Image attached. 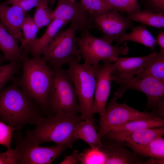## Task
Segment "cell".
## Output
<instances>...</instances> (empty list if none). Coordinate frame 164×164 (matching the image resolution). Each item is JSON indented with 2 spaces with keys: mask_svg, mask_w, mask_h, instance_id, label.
Here are the masks:
<instances>
[{
  "mask_svg": "<svg viewBox=\"0 0 164 164\" xmlns=\"http://www.w3.org/2000/svg\"><path fill=\"white\" fill-rule=\"evenodd\" d=\"M0 91V121L20 132L27 124L34 125L42 117L35 102L23 92L16 79Z\"/></svg>",
  "mask_w": 164,
  "mask_h": 164,
  "instance_id": "cell-1",
  "label": "cell"
},
{
  "mask_svg": "<svg viewBox=\"0 0 164 164\" xmlns=\"http://www.w3.org/2000/svg\"><path fill=\"white\" fill-rule=\"evenodd\" d=\"M22 72L16 79L21 90L39 105L47 111L49 99L53 78V69L42 56H26L22 62Z\"/></svg>",
  "mask_w": 164,
  "mask_h": 164,
  "instance_id": "cell-2",
  "label": "cell"
},
{
  "mask_svg": "<svg viewBox=\"0 0 164 164\" xmlns=\"http://www.w3.org/2000/svg\"><path fill=\"white\" fill-rule=\"evenodd\" d=\"M82 115L60 111L41 117L32 130H27L26 137L33 143L39 145L46 142L62 144L73 142V129L78 123L85 120Z\"/></svg>",
  "mask_w": 164,
  "mask_h": 164,
  "instance_id": "cell-3",
  "label": "cell"
},
{
  "mask_svg": "<svg viewBox=\"0 0 164 164\" xmlns=\"http://www.w3.org/2000/svg\"><path fill=\"white\" fill-rule=\"evenodd\" d=\"M97 66L84 63H75L69 65L67 70L74 85L77 97L79 112L85 120L95 125L92 112L96 83V76L98 69Z\"/></svg>",
  "mask_w": 164,
  "mask_h": 164,
  "instance_id": "cell-4",
  "label": "cell"
},
{
  "mask_svg": "<svg viewBox=\"0 0 164 164\" xmlns=\"http://www.w3.org/2000/svg\"><path fill=\"white\" fill-rule=\"evenodd\" d=\"M77 27L73 24L59 31L42 55L52 68H62L64 64L80 63L82 58L78 48L76 34Z\"/></svg>",
  "mask_w": 164,
  "mask_h": 164,
  "instance_id": "cell-5",
  "label": "cell"
},
{
  "mask_svg": "<svg viewBox=\"0 0 164 164\" xmlns=\"http://www.w3.org/2000/svg\"><path fill=\"white\" fill-rule=\"evenodd\" d=\"M111 79L120 85L114 93L118 98L121 97L128 90L140 91L147 97V108L151 109L155 115L164 117V83L150 77L125 79L112 74Z\"/></svg>",
  "mask_w": 164,
  "mask_h": 164,
  "instance_id": "cell-6",
  "label": "cell"
},
{
  "mask_svg": "<svg viewBox=\"0 0 164 164\" xmlns=\"http://www.w3.org/2000/svg\"><path fill=\"white\" fill-rule=\"evenodd\" d=\"M76 38L77 45L84 63L97 66L99 62L107 60L114 62L120 55H126L129 48L126 44L121 46L113 45L102 38H98L91 34L89 30L81 32Z\"/></svg>",
  "mask_w": 164,
  "mask_h": 164,
  "instance_id": "cell-7",
  "label": "cell"
},
{
  "mask_svg": "<svg viewBox=\"0 0 164 164\" xmlns=\"http://www.w3.org/2000/svg\"><path fill=\"white\" fill-rule=\"evenodd\" d=\"M51 68L53 78L47 111L50 112V114L61 111L78 114L79 112L76 91L67 70L62 68Z\"/></svg>",
  "mask_w": 164,
  "mask_h": 164,
  "instance_id": "cell-8",
  "label": "cell"
},
{
  "mask_svg": "<svg viewBox=\"0 0 164 164\" xmlns=\"http://www.w3.org/2000/svg\"><path fill=\"white\" fill-rule=\"evenodd\" d=\"M16 144L15 149L18 164H51L73 142L56 144L51 147L35 145L23 136L20 132L13 133Z\"/></svg>",
  "mask_w": 164,
  "mask_h": 164,
  "instance_id": "cell-9",
  "label": "cell"
},
{
  "mask_svg": "<svg viewBox=\"0 0 164 164\" xmlns=\"http://www.w3.org/2000/svg\"><path fill=\"white\" fill-rule=\"evenodd\" d=\"M118 98L114 94L107 107L99 115L98 134L101 140L106 134L116 127L134 120L157 116L151 112L139 111L125 102L118 103L117 101Z\"/></svg>",
  "mask_w": 164,
  "mask_h": 164,
  "instance_id": "cell-10",
  "label": "cell"
},
{
  "mask_svg": "<svg viewBox=\"0 0 164 164\" xmlns=\"http://www.w3.org/2000/svg\"><path fill=\"white\" fill-rule=\"evenodd\" d=\"M93 25L102 34L101 38L112 43H118L126 30L133 26L132 21L114 9L93 17Z\"/></svg>",
  "mask_w": 164,
  "mask_h": 164,
  "instance_id": "cell-11",
  "label": "cell"
},
{
  "mask_svg": "<svg viewBox=\"0 0 164 164\" xmlns=\"http://www.w3.org/2000/svg\"><path fill=\"white\" fill-rule=\"evenodd\" d=\"M52 16L53 19H59L75 25L81 32L89 31L94 27L92 17L80 2L58 0L56 7L53 11Z\"/></svg>",
  "mask_w": 164,
  "mask_h": 164,
  "instance_id": "cell-12",
  "label": "cell"
},
{
  "mask_svg": "<svg viewBox=\"0 0 164 164\" xmlns=\"http://www.w3.org/2000/svg\"><path fill=\"white\" fill-rule=\"evenodd\" d=\"M103 64L97 71L96 83L92 107L94 114L102 113L106 107L111 91L113 63L103 60Z\"/></svg>",
  "mask_w": 164,
  "mask_h": 164,
  "instance_id": "cell-13",
  "label": "cell"
},
{
  "mask_svg": "<svg viewBox=\"0 0 164 164\" xmlns=\"http://www.w3.org/2000/svg\"><path fill=\"white\" fill-rule=\"evenodd\" d=\"M98 149L104 154L106 164L144 163L142 156L127 149L121 142L108 139Z\"/></svg>",
  "mask_w": 164,
  "mask_h": 164,
  "instance_id": "cell-14",
  "label": "cell"
},
{
  "mask_svg": "<svg viewBox=\"0 0 164 164\" xmlns=\"http://www.w3.org/2000/svg\"><path fill=\"white\" fill-rule=\"evenodd\" d=\"M164 134V127L148 128L128 131L111 130L103 137L121 143L143 144L162 136Z\"/></svg>",
  "mask_w": 164,
  "mask_h": 164,
  "instance_id": "cell-15",
  "label": "cell"
},
{
  "mask_svg": "<svg viewBox=\"0 0 164 164\" xmlns=\"http://www.w3.org/2000/svg\"><path fill=\"white\" fill-rule=\"evenodd\" d=\"M26 12L20 7L15 5L0 4V22L7 31L18 41L22 39V24Z\"/></svg>",
  "mask_w": 164,
  "mask_h": 164,
  "instance_id": "cell-16",
  "label": "cell"
},
{
  "mask_svg": "<svg viewBox=\"0 0 164 164\" xmlns=\"http://www.w3.org/2000/svg\"><path fill=\"white\" fill-rule=\"evenodd\" d=\"M155 53L144 56L118 57L113 63L112 75L124 79L132 78L140 72Z\"/></svg>",
  "mask_w": 164,
  "mask_h": 164,
  "instance_id": "cell-17",
  "label": "cell"
},
{
  "mask_svg": "<svg viewBox=\"0 0 164 164\" xmlns=\"http://www.w3.org/2000/svg\"><path fill=\"white\" fill-rule=\"evenodd\" d=\"M0 50L4 54L6 60L22 63L26 56L19 46L18 41L0 22Z\"/></svg>",
  "mask_w": 164,
  "mask_h": 164,
  "instance_id": "cell-18",
  "label": "cell"
},
{
  "mask_svg": "<svg viewBox=\"0 0 164 164\" xmlns=\"http://www.w3.org/2000/svg\"><path fill=\"white\" fill-rule=\"evenodd\" d=\"M67 22L57 19H53L47 26L43 34L37 38L32 46L29 52L32 57L41 56L56 34L63 29Z\"/></svg>",
  "mask_w": 164,
  "mask_h": 164,
  "instance_id": "cell-19",
  "label": "cell"
},
{
  "mask_svg": "<svg viewBox=\"0 0 164 164\" xmlns=\"http://www.w3.org/2000/svg\"><path fill=\"white\" fill-rule=\"evenodd\" d=\"M73 137L76 140H83L94 149H98L102 145L95 125L89 120H85L76 125L73 129Z\"/></svg>",
  "mask_w": 164,
  "mask_h": 164,
  "instance_id": "cell-20",
  "label": "cell"
},
{
  "mask_svg": "<svg viewBox=\"0 0 164 164\" xmlns=\"http://www.w3.org/2000/svg\"><path fill=\"white\" fill-rule=\"evenodd\" d=\"M123 143L130 148L133 152L143 157L155 159H164V138L162 136L143 144Z\"/></svg>",
  "mask_w": 164,
  "mask_h": 164,
  "instance_id": "cell-21",
  "label": "cell"
},
{
  "mask_svg": "<svg viewBox=\"0 0 164 164\" xmlns=\"http://www.w3.org/2000/svg\"><path fill=\"white\" fill-rule=\"evenodd\" d=\"M132 31L125 33L117 44L118 45L124 42L130 41L140 43L148 47L152 50H154L157 44L156 38L149 32L145 25L140 23L138 26H133Z\"/></svg>",
  "mask_w": 164,
  "mask_h": 164,
  "instance_id": "cell-22",
  "label": "cell"
},
{
  "mask_svg": "<svg viewBox=\"0 0 164 164\" xmlns=\"http://www.w3.org/2000/svg\"><path fill=\"white\" fill-rule=\"evenodd\" d=\"M150 77L164 83V53L156 52L135 77Z\"/></svg>",
  "mask_w": 164,
  "mask_h": 164,
  "instance_id": "cell-23",
  "label": "cell"
},
{
  "mask_svg": "<svg viewBox=\"0 0 164 164\" xmlns=\"http://www.w3.org/2000/svg\"><path fill=\"white\" fill-rule=\"evenodd\" d=\"M39 30L33 18L26 16L22 27L23 37L20 41V49L24 55L29 52L32 45L37 39V34Z\"/></svg>",
  "mask_w": 164,
  "mask_h": 164,
  "instance_id": "cell-24",
  "label": "cell"
},
{
  "mask_svg": "<svg viewBox=\"0 0 164 164\" xmlns=\"http://www.w3.org/2000/svg\"><path fill=\"white\" fill-rule=\"evenodd\" d=\"M164 126V120L163 118L154 116L134 120L116 127L111 130L128 131L148 128L163 127Z\"/></svg>",
  "mask_w": 164,
  "mask_h": 164,
  "instance_id": "cell-25",
  "label": "cell"
},
{
  "mask_svg": "<svg viewBox=\"0 0 164 164\" xmlns=\"http://www.w3.org/2000/svg\"><path fill=\"white\" fill-rule=\"evenodd\" d=\"M127 17L132 21L139 22L150 27L159 29L164 27L163 14L141 9Z\"/></svg>",
  "mask_w": 164,
  "mask_h": 164,
  "instance_id": "cell-26",
  "label": "cell"
},
{
  "mask_svg": "<svg viewBox=\"0 0 164 164\" xmlns=\"http://www.w3.org/2000/svg\"><path fill=\"white\" fill-rule=\"evenodd\" d=\"M51 0H41L36 7L33 19L40 30L48 26L53 19V11L49 7Z\"/></svg>",
  "mask_w": 164,
  "mask_h": 164,
  "instance_id": "cell-27",
  "label": "cell"
},
{
  "mask_svg": "<svg viewBox=\"0 0 164 164\" xmlns=\"http://www.w3.org/2000/svg\"><path fill=\"white\" fill-rule=\"evenodd\" d=\"M83 7L93 17L114 9L107 0H80Z\"/></svg>",
  "mask_w": 164,
  "mask_h": 164,
  "instance_id": "cell-28",
  "label": "cell"
},
{
  "mask_svg": "<svg viewBox=\"0 0 164 164\" xmlns=\"http://www.w3.org/2000/svg\"><path fill=\"white\" fill-rule=\"evenodd\" d=\"M79 164H104L105 159L103 153L99 149H84L79 154Z\"/></svg>",
  "mask_w": 164,
  "mask_h": 164,
  "instance_id": "cell-29",
  "label": "cell"
},
{
  "mask_svg": "<svg viewBox=\"0 0 164 164\" xmlns=\"http://www.w3.org/2000/svg\"><path fill=\"white\" fill-rule=\"evenodd\" d=\"M114 10L123 15L126 14L127 16L141 9L139 4L134 3L129 0H107Z\"/></svg>",
  "mask_w": 164,
  "mask_h": 164,
  "instance_id": "cell-30",
  "label": "cell"
},
{
  "mask_svg": "<svg viewBox=\"0 0 164 164\" xmlns=\"http://www.w3.org/2000/svg\"><path fill=\"white\" fill-rule=\"evenodd\" d=\"M20 63L13 62L0 66V91L18 72Z\"/></svg>",
  "mask_w": 164,
  "mask_h": 164,
  "instance_id": "cell-31",
  "label": "cell"
},
{
  "mask_svg": "<svg viewBox=\"0 0 164 164\" xmlns=\"http://www.w3.org/2000/svg\"><path fill=\"white\" fill-rule=\"evenodd\" d=\"M14 130L10 126L0 121V144L11 148V142Z\"/></svg>",
  "mask_w": 164,
  "mask_h": 164,
  "instance_id": "cell-32",
  "label": "cell"
},
{
  "mask_svg": "<svg viewBox=\"0 0 164 164\" xmlns=\"http://www.w3.org/2000/svg\"><path fill=\"white\" fill-rule=\"evenodd\" d=\"M144 10L164 14V0H140Z\"/></svg>",
  "mask_w": 164,
  "mask_h": 164,
  "instance_id": "cell-33",
  "label": "cell"
},
{
  "mask_svg": "<svg viewBox=\"0 0 164 164\" xmlns=\"http://www.w3.org/2000/svg\"><path fill=\"white\" fill-rule=\"evenodd\" d=\"M41 0H6L4 4L15 5L21 8L26 12L36 6Z\"/></svg>",
  "mask_w": 164,
  "mask_h": 164,
  "instance_id": "cell-34",
  "label": "cell"
},
{
  "mask_svg": "<svg viewBox=\"0 0 164 164\" xmlns=\"http://www.w3.org/2000/svg\"><path fill=\"white\" fill-rule=\"evenodd\" d=\"M0 164H18L15 149H8L6 152L0 153Z\"/></svg>",
  "mask_w": 164,
  "mask_h": 164,
  "instance_id": "cell-35",
  "label": "cell"
},
{
  "mask_svg": "<svg viewBox=\"0 0 164 164\" xmlns=\"http://www.w3.org/2000/svg\"><path fill=\"white\" fill-rule=\"evenodd\" d=\"M77 150H74L70 155L65 156L60 164H79Z\"/></svg>",
  "mask_w": 164,
  "mask_h": 164,
  "instance_id": "cell-36",
  "label": "cell"
},
{
  "mask_svg": "<svg viewBox=\"0 0 164 164\" xmlns=\"http://www.w3.org/2000/svg\"><path fill=\"white\" fill-rule=\"evenodd\" d=\"M155 38L157 44H158L160 47V51L164 53V32L160 30Z\"/></svg>",
  "mask_w": 164,
  "mask_h": 164,
  "instance_id": "cell-37",
  "label": "cell"
},
{
  "mask_svg": "<svg viewBox=\"0 0 164 164\" xmlns=\"http://www.w3.org/2000/svg\"><path fill=\"white\" fill-rule=\"evenodd\" d=\"M5 60L6 59L5 56L2 55L0 53V66L2 65L3 63Z\"/></svg>",
  "mask_w": 164,
  "mask_h": 164,
  "instance_id": "cell-38",
  "label": "cell"
},
{
  "mask_svg": "<svg viewBox=\"0 0 164 164\" xmlns=\"http://www.w3.org/2000/svg\"><path fill=\"white\" fill-rule=\"evenodd\" d=\"M130 1L132 2L135 3V4H139L138 2V0H129Z\"/></svg>",
  "mask_w": 164,
  "mask_h": 164,
  "instance_id": "cell-39",
  "label": "cell"
},
{
  "mask_svg": "<svg viewBox=\"0 0 164 164\" xmlns=\"http://www.w3.org/2000/svg\"><path fill=\"white\" fill-rule=\"evenodd\" d=\"M70 0L72 2H75L76 1V0Z\"/></svg>",
  "mask_w": 164,
  "mask_h": 164,
  "instance_id": "cell-40",
  "label": "cell"
}]
</instances>
